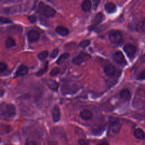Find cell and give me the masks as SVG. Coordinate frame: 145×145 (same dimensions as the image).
Wrapping results in <instances>:
<instances>
[{
  "label": "cell",
  "instance_id": "1",
  "mask_svg": "<svg viewBox=\"0 0 145 145\" xmlns=\"http://www.w3.org/2000/svg\"><path fill=\"white\" fill-rule=\"evenodd\" d=\"M16 109L14 105L12 104H2L1 106V117L3 120H8L14 117Z\"/></svg>",
  "mask_w": 145,
  "mask_h": 145
},
{
  "label": "cell",
  "instance_id": "2",
  "mask_svg": "<svg viewBox=\"0 0 145 145\" xmlns=\"http://www.w3.org/2000/svg\"><path fill=\"white\" fill-rule=\"evenodd\" d=\"M39 11L42 15H44L46 17H53L56 14V10L49 5H45L42 3L40 5L39 8Z\"/></svg>",
  "mask_w": 145,
  "mask_h": 145
},
{
  "label": "cell",
  "instance_id": "3",
  "mask_svg": "<svg viewBox=\"0 0 145 145\" xmlns=\"http://www.w3.org/2000/svg\"><path fill=\"white\" fill-rule=\"evenodd\" d=\"M109 39L114 44H118L122 41V37L121 33L117 30H113L109 33Z\"/></svg>",
  "mask_w": 145,
  "mask_h": 145
},
{
  "label": "cell",
  "instance_id": "4",
  "mask_svg": "<svg viewBox=\"0 0 145 145\" xmlns=\"http://www.w3.org/2000/svg\"><path fill=\"white\" fill-rule=\"evenodd\" d=\"M123 50L130 58H132L137 52L136 47L131 44H126L123 47Z\"/></svg>",
  "mask_w": 145,
  "mask_h": 145
},
{
  "label": "cell",
  "instance_id": "5",
  "mask_svg": "<svg viewBox=\"0 0 145 145\" xmlns=\"http://www.w3.org/2000/svg\"><path fill=\"white\" fill-rule=\"evenodd\" d=\"M113 60L118 64L124 65L126 63L124 56L120 51L116 52L113 56Z\"/></svg>",
  "mask_w": 145,
  "mask_h": 145
},
{
  "label": "cell",
  "instance_id": "6",
  "mask_svg": "<svg viewBox=\"0 0 145 145\" xmlns=\"http://www.w3.org/2000/svg\"><path fill=\"white\" fill-rule=\"evenodd\" d=\"M103 15L101 12L97 13L93 19L91 24L89 27V29L93 30L94 28H95L103 20Z\"/></svg>",
  "mask_w": 145,
  "mask_h": 145
},
{
  "label": "cell",
  "instance_id": "7",
  "mask_svg": "<svg viewBox=\"0 0 145 145\" xmlns=\"http://www.w3.org/2000/svg\"><path fill=\"white\" fill-rule=\"evenodd\" d=\"M89 56L88 55L85 53H80L74 58L72 60V62L75 65H80L85 62L89 58Z\"/></svg>",
  "mask_w": 145,
  "mask_h": 145
},
{
  "label": "cell",
  "instance_id": "8",
  "mask_svg": "<svg viewBox=\"0 0 145 145\" xmlns=\"http://www.w3.org/2000/svg\"><path fill=\"white\" fill-rule=\"evenodd\" d=\"M27 37L30 42H35L39 40L40 37V33L36 30H32L28 32Z\"/></svg>",
  "mask_w": 145,
  "mask_h": 145
},
{
  "label": "cell",
  "instance_id": "9",
  "mask_svg": "<svg viewBox=\"0 0 145 145\" xmlns=\"http://www.w3.org/2000/svg\"><path fill=\"white\" fill-rule=\"evenodd\" d=\"M121 129V124L118 121H114L110 123L109 126V131L113 134H117Z\"/></svg>",
  "mask_w": 145,
  "mask_h": 145
},
{
  "label": "cell",
  "instance_id": "10",
  "mask_svg": "<svg viewBox=\"0 0 145 145\" xmlns=\"http://www.w3.org/2000/svg\"><path fill=\"white\" fill-rule=\"evenodd\" d=\"M52 116L53 121L55 122H58L60 120L61 117V113L59 107L57 105H55L53 106L52 109Z\"/></svg>",
  "mask_w": 145,
  "mask_h": 145
},
{
  "label": "cell",
  "instance_id": "11",
  "mask_svg": "<svg viewBox=\"0 0 145 145\" xmlns=\"http://www.w3.org/2000/svg\"><path fill=\"white\" fill-rule=\"evenodd\" d=\"M116 68L115 67L112 65V64H109L107 65L105 68H104V73L109 76H112L114 75L116 72Z\"/></svg>",
  "mask_w": 145,
  "mask_h": 145
},
{
  "label": "cell",
  "instance_id": "12",
  "mask_svg": "<svg viewBox=\"0 0 145 145\" xmlns=\"http://www.w3.org/2000/svg\"><path fill=\"white\" fill-rule=\"evenodd\" d=\"M45 83L51 89L55 91L58 90V84L56 81L51 79H47L45 80Z\"/></svg>",
  "mask_w": 145,
  "mask_h": 145
},
{
  "label": "cell",
  "instance_id": "13",
  "mask_svg": "<svg viewBox=\"0 0 145 145\" xmlns=\"http://www.w3.org/2000/svg\"><path fill=\"white\" fill-rule=\"evenodd\" d=\"M105 11L109 14L113 13L116 10V6L112 2H108L104 6Z\"/></svg>",
  "mask_w": 145,
  "mask_h": 145
},
{
  "label": "cell",
  "instance_id": "14",
  "mask_svg": "<svg viewBox=\"0 0 145 145\" xmlns=\"http://www.w3.org/2000/svg\"><path fill=\"white\" fill-rule=\"evenodd\" d=\"M28 69L27 66L24 65H20L16 71V75L17 76L25 75L28 73Z\"/></svg>",
  "mask_w": 145,
  "mask_h": 145
},
{
  "label": "cell",
  "instance_id": "15",
  "mask_svg": "<svg viewBox=\"0 0 145 145\" xmlns=\"http://www.w3.org/2000/svg\"><path fill=\"white\" fill-rule=\"evenodd\" d=\"M56 31L58 35L62 36H66L69 34V29L65 27H63L62 25L58 26L56 28Z\"/></svg>",
  "mask_w": 145,
  "mask_h": 145
},
{
  "label": "cell",
  "instance_id": "16",
  "mask_svg": "<svg viewBox=\"0 0 145 145\" xmlns=\"http://www.w3.org/2000/svg\"><path fill=\"white\" fill-rule=\"evenodd\" d=\"M120 97L124 101H129L131 98V94L127 89H123L120 92Z\"/></svg>",
  "mask_w": 145,
  "mask_h": 145
},
{
  "label": "cell",
  "instance_id": "17",
  "mask_svg": "<svg viewBox=\"0 0 145 145\" xmlns=\"http://www.w3.org/2000/svg\"><path fill=\"white\" fill-rule=\"evenodd\" d=\"M92 113L88 110H83L80 113V117L84 120H89L92 117Z\"/></svg>",
  "mask_w": 145,
  "mask_h": 145
},
{
  "label": "cell",
  "instance_id": "18",
  "mask_svg": "<svg viewBox=\"0 0 145 145\" xmlns=\"http://www.w3.org/2000/svg\"><path fill=\"white\" fill-rule=\"evenodd\" d=\"M134 135L135 138L140 140H143L145 138V133L140 129H136L134 132Z\"/></svg>",
  "mask_w": 145,
  "mask_h": 145
},
{
  "label": "cell",
  "instance_id": "19",
  "mask_svg": "<svg viewBox=\"0 0 145 145\" xmlns=\"http://www.w3.org/2000/svg\"><path fill=\"white\" fill-rule=\"evenodd\" d=\"M92 3L90 0H84L82 3V9L83 11H88L91 8Z\"/></svg>",
  "mask_w": 145,
  "mask_h": 145
},
{
  "label": "cell",
  "instance_id": "20",
  "mask_svg": "<svg viewBox=\"0 0 145 145\" xmlns=\"http://www.w3.org/2000/svg\"><path fill=\"white\" fill-rule=\"evenodd\" d=\"M5 45L8 48H10L11 47L14 46L15 45V40L11 37H7L5 41Z\"/></svg>",
  "mask_w": 145,
  "mask_h": 145
},
{
  "label": "cell",
  "instance_id": "21",
  "mask_svg": "<svg viewBox=\"0 0 145 145\" xmlns=\"http://www.w3.org/2000/svg\"><path fill=\"white\" fill-rule=\"evenodd\" d=\"M69 56V54L68 53H65L63 54H62L61 56H60V57L58 58V59L57 61V64H60L62 62H63L65 59H66Z\"/></svg>",
  "mask_w": 145,
  "mask_h": 145
},
{
  "label": "cell",
  "instance_id": "22",
  "mask_svg": "<svg viewBox=\"0 0 145 145\" xmlns=\"http://www.w3.org/2000/svg\"><path fill=\"white\" fill-rule=\"evenodd\" d=\"M48 55V51H43L41 53H40L38 54V58L40 60H44L45 59Z\"/></svg>",
  "mask_w": 145,
  "mask_h": 145
},
{
  "label": "cell",
  "instance_id": "23",
  "mask_svg": "<svg viewBox=\"0 0 145 145\" xmlns=\"http://www.w3.org/2000/svg\"><path fill=\"white\" fill-rule=\"evenodd\" d=\"M90 44V41L89 40H85L81 41L79 44V45L82 48H85L88 46Z\"/></svg>",
  "mask_w": 145,
  "mask_h": 145
},
{
  "label": "cell",
  "instance_id": "24",
  "mask_svg": "<svg viewBox=\"0 0 145 145\" xmlns=\"http://www.w3.org/2000/svg\"><path fill=\"white\" fill-rule=\"evenodd\" d=\"M47 69H48V65H47V63H46V65H45V66L43 68V69H41V70H40L37 73H36V75H37V76H41V75H42L46 71V70H47Z\"/></svg>",
  "mask_w": 145,
  "mask_h": 145
},
{
  "label": "cell",
  "instance_id": "25",
  "mask_svg": "<svg viewBox=\"0 0 145 145\" xmlns=\"http://www.w3.org/2000/svg\"><path fill=\"white\" fill-rule=\"evenodd\" d=\"M59 72V69L57 67H55L54 69H53L52 70V71L50 72V75L52 76H56V75H57Z\"/></svg>",
  "mask_w": 145,
  "mask_h": 145
},
{
  "label": "cell",
  "instance_id": "26",
  "mask_svg": "<svg viewBox=\"0 0 145 145\" xmlns=\"http://www.w3.org/2000/svg\"><path fill=\"white\" fill-rule=\"evenodd\" d=\"M7 67L6 64H5V63H3V62H1V63H0V71H1V72H4L5 71H6V69H7Z\"/></svg>",
  "mask_w": 145,
  "mask_h": 145
},
{
  "label": "cell",
  "instance_id": "27",
  "mask_svg": "<svg viewBox=\"0 0 145 145\" xmlns=\"http://www.w3.org/2000/svg\"><path fill=\"white\" fill-rule=\"evenodd\" d=\"M1 23H3V24H6V23H11V21L10 19L8 18H3V17H1Z\"/></svg>",
  "mask_w": 145,
  "mask_h": 145
},
{
  "label": "cell",
  "instance_id": "28",
  "mask_svg": "<svg viewBox=\"0 0 145 145\" xmlns=\"http://www.w3.org/2000/svg\"><path fill=\"white\" fill-rule=\"evenodd\" d=\"M58 53V49H56L53 50L52 51V52L51 53V54H50V57H51L52 58H56V57L57 56Z\"/></svg>",
  "mask_w": 145,
  "mask_h": 145
},
{
  "label": "cell",
  "instance_id": "29",
  "mask_svg": "<svg viewBox=\"0 0 145 145\" xmlns=\"http://www.w3.org/2000/svg\"><path fill=\"white\" fill-rule=\"evenodd\" d=\"M28 19L29 20L30 22L31 23H35L36 21V19L35 16H29L28 17Z\"/></svg>",
  "mask_w": 145,
  "mask_h": 145
},
{
  "label": "cell",
  "instance_id": "30",
  "mask_svg": "<svg viewBox=\"0 0 145 145\" xmlns=\"http://www.w3.org/2000/svg\"><path fill=\"white\" fill-rule=\"evenodd\" d=\"M25 145H37L36 143L33 140H27L25 142Z\"/></svg>",
  "mask_w": 145,
  "mask_h": 145
},
{
  "label": "cell",
  "instance_id": "31",
  "mask_svg": "<svg viewBox=\"0 0 145 145\" xmlns=\"http://www.w3.org/2000/svg\"><path fill=\"white\" fill-rule=\"evenodd\" d=\"M139 79H145V70L143 71V72H142L140 74Z\"/></svg>",
  "mask_w": 145,
  "mask_h": 145
},
{
  "label": "cell",
  "instance_id": "32",
  "mask_svg": "<svg viewBox=\"0 0 145 145\" xmlns=\"http://www.w3.org/2000/svg\"><path fill=\"white\" fill-rule=\"evenodd\" d=\"M78 142H79V145H88L87 142H86L83 139H80Z\"/></svg>",
  "mask_w": 145,
  "mask_h": 145
},
{
  "label": "cell",
  "instance_id": "33",
  "mask_svg": "<svg viewBox=\"0 0 145 145\" xmlns=\"http://www.w3.org/2000/svg\"><path fill=\"white\" fill-rule=\"evenodd\" d=\"M142 29L145 31V19L143 20L142 24Z\"/></svg>",
  "mask_w": 145,
  "mask_h": 145
},
{
  "label": "cell",
  "instance_id": "34",
  "mask_svg": "<svg viewBox=\"0 0 145 145\" xmlns=\"http://www.w3.org/2000/svg\"><path fill=\"white\" fill-rule=\"evenodd\" d=\"M140 61L143 62H145V54H143L140 57Z\"/></svg>",
  "mask_w": 145,
  "mask_h": 145
},
{
  "label": "cell",
  "instance_id": "35",
  "mask_svg": "<svg viewBox=\"0 0 145 145\" xmlns=\"http://www.w3.org/2000/svg\"><path fill=\"white\" fill-rule=\"evenodd\" d=\"M97 145H109V144L108 143H106V142H102L101 143L98 144Z\"/></svg>",
  "mask_w": 145,
  "mask_h": 145
},
{
  "label": "cell",
  "instance_id": "36",
  "mask_svg": "<svg viewBox=\"0 0 145 145\" xmlns=\"http://www.w3.org/2000/svg\"><path fill=\"white\" fill-rule=\"evenodd\" d=\"M9 1H18V0H9Z\"/></svg>",
  "mask_w": 145,
  "mask_h": 145
},
{
  "label": "cell",
  "instance_id": "37",
  "mask_svg": "<svg viewBox=\"0 0 145 145\" xmlns=\"http://www.w3.org/2000/svg\"><path fill=\"white\" fill-rule=\"evenodd\" d=\"M93 1H95V0H93Z\"/></svg>",
  "mask_w": 145,
  "mask_h": 145
}]
</instances>
